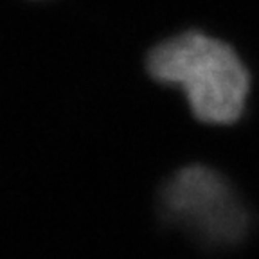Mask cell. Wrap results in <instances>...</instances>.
Listing matches in <instances>:
<instances>
[{
	"label": "cell",
	"instance_id": "7a4b0ae2",
	"mask_svg": "<svg viewBox=\"0 0 259 259\" xmlns=\"http://www.w3.org/2000/svg\"><path fill=\"white\" fill-rule=\"evenodd\" d=\"M166 216L203 245H234L247 231V210L231 184L214 169L177 171L160 194Z\"/></svg>",
	"mask_w": 259,
	"mask_h": 259
},
{
	"label": "cell",
	"instance_id": "6da1fadb",
	"mask_svg": "<svg viewBox=\"0 0 259 259\" xmlns=\"http://www.w3.org/2000/svg\"><path fill=\"white\" fill-rule=\"evenodd\" d=\"M146 65L157 83L182 90L193 115L202 122L232 124L241 117L250 76L225 41L187 31L158 44Z\"/></svg>",
	"mask_w": 259,
	"mask_h": 259
}]
</instances>
